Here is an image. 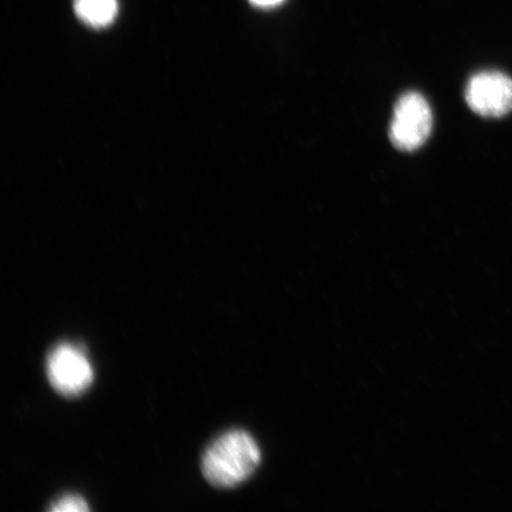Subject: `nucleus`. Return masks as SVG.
Returning <instances> with one entry per match:
<instances>
[{"label": "nucleus", "instance_id": "4", "mask_svg": "<svg viewBox=\"0 0 512 512\" xmlns=\"http://www.w3.org/2000/svg\"><path fill=\"white\" fill-rule=\"evenodd\" d=\"M465 98L473 112L501 118L512 110V80L501 72H482L467 82Z\"/></svg>", "mask_w": 512, "mask_h": 512}, {"label": "nucleus", "instance_id": "1", "mask_svg": "<svg viewBox=\"0 0 512 512\" xmlns=\"http://www.w3.org/2000/svg\"><path fill=\"white\" fill-rule=\"evenodd\" d=\"M261 451L251 434L229 431L210 444L202 458V472L216 488H235L253 476Z\"/></svg>", "mask_w": 512, "mask_h": 512}, {"label": "nucleus", "instance_id": "6", "mask_svg": "<svg viewBox=\"0 0 512 512\" xmlns=\"http://www.w3.org/2000/svg\"><path fill=\"white\" fill-rule=\"evenodd\" d=\"M48 510L51 512H86L91 509H89L88 503L81 496L66 495L57 499Z\"/></svg>", "mask_w": 512, "mask_h": 512}, {"label": "nucleus", "instance_id": "3", "mask_svg": "<svg viewBox=\"0 0 512 512\" xmlns=\"http://www.w3.org/2000/svg\"><path fill=\"white\" fill-rule=\"evenodd\" d=\"M433 115L424 96L402 95L394 108L389 137L396 149L414 151L426 143L432 132Z\"/></svg>", "mask_w": 512, "mask_h": 512}, {"label": "nucleus", "instance_id": "2", "mask_svg": "<svg viewBox=\"0 0 512 512\" xmlns=\"http://www.w3.org/2000/svg\"><path fill=\"white\" fill-rule=\"evenodd\" d=\"M50 386L66 398L85 394L94 381V371L85 350L72 343H61L47 358Z\"/></svg>", "mask_w": 512, "mask_h": 512}, {"label": "nucleus", "instance_id": "5", "mask_svg": "<svg viewBox=\"0 0 512 512\" xmlns=\"http://www.w3.org/2000/svg\"><path fill=\"white\" fill-rule=\"evenodd\" d=\"M75 12L83 22L101 28L113 22L118 4L117 0H75Z\"/></svg>", "mask_w": 512, "mask_h": 512}, {"label": "nucleus", "instance_id": "7", "mask_svg": "<svg viewBox=\"0 0 512 512\" xmlns=\"http://www.w3.org/2000/svg\"><path fill=\"white\" fill-rule=\"evenodd\" d=\"M251 2L260 6V8H271V6H275L283 2V0H251Z\"/></svg>", "mask_w": 512, "mask_h": 512}]
</instances>
